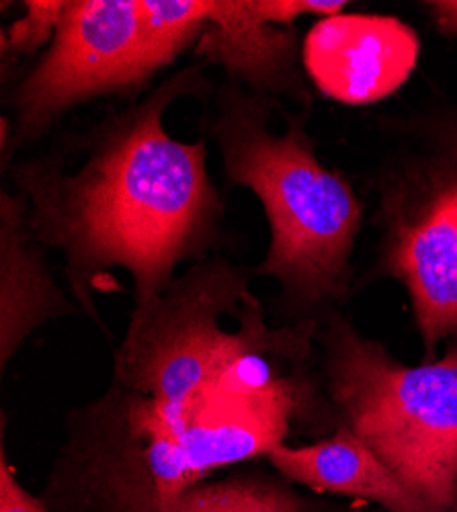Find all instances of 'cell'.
<instances>
[{"mask_svg": "<svg viewBox=\"0 0 457 512\" xmlns=\"http://www.w3.org/2000/svg\"><path fill=\"white\" fill-rule=\"evenodd\" d=\"M212 95L203 64L183 68L80 136L74 168L56 152L9 168L37 238L62 252L66 281L93 320V291L111 271L132 275L134 310H146L179 265L218 248L226 209L207 173L205 140L181 142L164 125L175 101Z\"/></svg>", "mask_w": 457, "mask_h": 512, "instance_id": "obj_1", "label": "cell"}, {"mask_svg": "<svg viewBox=\"0 0 457 512\" xmlns=\"http://www.w3.org/2000/svg\"><path fill=\"white\" fill-rule=\"evenodd\" d=\"M279 107L273 97L226 82L203 121L228 185L248 189L263 205L269 248L255 275L275 279L285 304L306 312L347 293L363 207L351 183L320 162L304 113L283 111V132L271 130Z\"/></svg>", "mask_w": 457, "mask_h": 512, "instance_id": "obj_2", "label": "cell"}, {"mask_svg": "<svg viewBox=\"0 0 457 512\" xmlns=\"http://www.w3.org/2000/svg\"><path fill=\"white\" fill-rule=\"evenodd\" d=\"M326 392L341 426L433 506L457 508V340L445 357L396 361L343 318L322 332Z\"/></svg>", "mask_w": 457, "mask_h": 512, "instance_id": "obj_3", "label": "cell"}, {"mask_svg": "<svg viewBox=\"0 0 457 512\" xmlns=\"http://www.w3.org/2000/svg\"><path fill=\"white\" fill-rule=\"evenodd\" d=\"M380 189V263L408 291L433 361L457 334V123H441L423 150L388 166Z\"/></svg>", "mask_w": 457, "mask_h": 512, "instance_id": "obj_4", "label": "cell"}, {"mask_svg": "<svg viewBox=\"0 0 457 512\" xmlns=\"http://www.w3.org/2000/svg\"><path fill=\"white\" fill-rule=\"evenodd\" d=\"M154 74L142 0H64L54 41L11 89V158L72 109L136 95Z\"/></svg>", "mask_w": 457, "mask_h": 512, "instance_id": "obj_5", "label": "cell"}, {"mask_svg": "<svg viewBox=\"0 0 457 512\" xmlns=\"http://www.w3.org/2000/svg\"><path fill=\"white\" fill-rule=\"evenodd\" d=\"M417 31L396 17L341 13L318 19L302 39L308 80L343 105H371L394 95L417 68Z\"/></svg>", "mask_w": 457, "mask_h": 512, "instance_id": "obj_6", "label": "cell"}, {"mask_svg": "<svg viewBox=\"0 0 457 512\" xmlns=\"http://www.w3.org/2000/svg\"><path fill=\"white\" fill-rule=\"evenodd\" d=\"M193 52L246 91L310 105L298 31L265 21L253 0H212L210 21Z\"/></svg>", "mask_w": 457, "mask_h": 512, "instance_id": "obj_7", "label": "cell"}, {"mask_svg": "<svg viewBox=\"0 0 457 512\" xmlns=\"http://www.w3.org/2000/svg\"><path fill=\"white\" fill-rule=\"evenodd\" d=\"M21 193L0 189V369L50 320L74 314L56 283Z\"/></svg>", "mask_w": 457, "mask_h": 512, "instance_id": "obj_8", "label": "cell"}, {"mask_svg": "<svg viewBox=\"0 0 457 512\" xmlns=\"http://www.w3.org/2000/svg\"><path fill=\"white\" fill-rule=\"evenodd\" d=\"M267 459L289 482L316 492L378 502L390 512H447L414 494L392 469L347 426L330 439L306 447L277 443Z\"/></svg>", "mask_w": 457, "mask_h": 512, "instance_id": "obj_9", "label": "cell"}, {"mask_svg": "<svg viewBox=\"0 0 457 512\" xmlns=\"http://www.w3.org/2000/svg\"><path fill=\"white\" fill-rule=\"evenodd\" d=\"M212 0H142L148 54L156 72L195 48L210 21Z\"/></svg>", "mask_w": 457, "mask_h": 512, "instance_id": "obj_10", "label": "cell"}, {"mask_svg": "<svg viewBox=\"0 0 457 512\" xmlns=\"http://www.w3.org/2000/svg\"><path fill=\"white\" fill-rule=\"evenodd\" d=\"M179 498L199 512H312L289 488L246 474L214 484H197Z\"/></svg>", "mask_w": 457, "mask_h": 512, "instance_id": "obj_11", "label": "cell"}, {"mask_svg": "<svg viewBox=\"0 0 457 512\" xmlns=\"http://www.w3.org/2000/svg\"><path fill=\"white\" fill-rule=\"evenodd\" d=\"M62 13L64 0H27L23 3V15L0 31L3 64L35 56L44 48L48 50L56 37Z\"/></svg>", "mask_w": 457, "mask_h": 512, "instance_id": "obj_12", "label": "cell"}, {"mask_svg": "<svg viewBox=\"0 0 457 512\" xmlns=\"http://www.w3.org/2000/svg\"><path fill=\"white\" fill-rule=\"evenodd\" d=\"M347 5L345 0H253L255 11L279 27H292L300 17L308 15L320 19L341 15Z\"/></svg>", "mask_w": 457, "mask_h": 512, "instance_id": "obj_13", "label": "cell"}, {"mask_svg": "<svg viewBox=\"0 0 457 512\" xmlns=\"http://www.w3.org/2000/svg\"><path fill=\"white\" fill-rule=\"evenodd\" d=\"M0 512H50L44 502L19 484L15 469L7 459L5 443L0 445Z\"/></svg>", "mask_w": 457, "mask_h": 512, "instance_id": "obj_14", "label": "cell"}, {"mask_svg": "<svg viewBox=\"0 0 457 512\" xmlns=\"http://www.w3.org/2000/svg\"><path fill=\"white\" fill-rule=\"evenodd\" d=\"M423 7L439 33L449 37L457 35V0H435V3H425Z\"/></svg>", "mask_w": 457, "mask_h": 512, "instance_id": "obj_15", "label": "cell"}, {"mask_svg": "<svg viewBox=\"0 0 457 512\" xmlns=\"http://www.w3.org/2000/svg\"><path fill=\"white\" fill-rule=\"evenodd\" d=\"M164 512H199V510H195L193 506H189L185 500L177 498V500H173L169 506L164 508Z\"/></svg>", "mask_w": 457, "mask_h": 512, "instance_id": "obj_16", "label": "cell"}]
</instances>
